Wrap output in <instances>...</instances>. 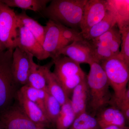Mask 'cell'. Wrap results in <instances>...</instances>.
I'll list each match as a JSON object with an SVG mask.
<instances>
[{
    "label": "cell",
    "instance_id": "obj_1",
    "mask_svg": "<svg viewBox=\"0 0 129 129\" xmlns=\"http://www.w3.org/2000/svg\"><path fill=\"white\" fill-rule=\"evenodd\" d=\"M87 0H52L40 13L44 17L68 27L80 28Z\"/></svg>",
    "mask_w": 129,
    "mask_h": 129
},
{
    "label": "cell",
    "instance_id": "obj_2",
    "mask_svg": "<svg viewBox=\"0 0 129 129\" xmlns=\"http://www.w3.org/2000/svg\"><path fill=\"white\" fill-rule=\"evenodd\" d=\"M90 70L86 80L89 91V100L93 112H99L112 102L110 84L101 64L96 62L89 64Z\"/></svg>",
    "mask_w": 129,
    "mask_h": 129
},
{
    "label": "cell",
    "instance_id": "obj_3",
    "mask_svg": "<svg viewBox=\"0 0 129 129\" xmlns=\"http://www.w3.org/2000/svg\"><path fill=\"white\" fill-rule=\"evenodd\" d=\"M106 73L114 91L112 102L118 108L127 90L129 80V66L117 56L100 63Z\"/></svg>",
    "mask_w": 129,
    "mask_h": 129
},
{
    "label": "cell",
    "instance_id": "obj_4",
    "mask_svg": "<svg viewBox=\"0 0 129 129\" xmlns=\"http://www.w3.org/2000/svg\"><path fill=\"white\" fill-rule=\"evenodd\" d=\"M52 60L54 65L52 73L70 98L74 89L86 78V75L80 64L66 56L60 55Z\"/></svg>",
    "mask_w": 129,
    "mask_h": 129
},
{
    "label": "cell",
    "instance_id": "obj_5",
    "mask_svg": "<svg viewBox=\"0 0 129 129\" xmlns=\"http://www.w3.org/2000/svg\"><path fill=\"white\" fill-rule=\"evenodd\" d=\"M13 51H0V112L11 106L17 93L12 69Z\"/></svg>",
    "mask_w": 129,
    "mask_h": 129
},
{
    "label": "cell",
    "instance_id": "obj_6",
    "mask_svg": "<svg viewBox=\"0 0 129 129\" xmlns=\"http://www.w3.org/2000/svg\"><path fill=\"white\" fill-rule=\"evenodd\" d=\"M17 37V14L0 0V51L14 50Z\"/></svg>",
    "mask_w": 129,
    "mask_h": 129
},
{
    "label": "cell",
    "instance_id": "obj_7",
    "mask_svg": "<svg viewBox=\"0 0 129 129\" xmlns=\"http://www.w3.org/2000/svg\"><path fill=\"white\" fill-rule=\"evenodd\" d=\"M45 27V34L42 45L44 60L55 57L60 50L66 46L62 36V24L48 20Z\"/></svg>",
    "mask_w": 129,
    "mask_h": 129
},
{
    "label": "cell",
    "instance_id": "obj_8",
    "mask_svg": "<svg viewBox=\"0 0 129 129\" xmlns=\"http://www.w3.org/2000/svg\"><path fill=\"white\" fill-rule=\"evenodd\" d=\"M0 121L4 129H39L19 106H9L0 112Z\"/></svg>",
    "mask_w": 129,
    "mask_h": 129
},
{
    "label": "cell",
    "instance_id": "obj_9",
    "mask_svg": "<svg viewBox=\"0 0 129 129\" xmlns=\"http://www.w3.org/2000/svg\"><path fill=\"white\" fill-rule=\"evenodd\" d=\"M60 55L66 56L80 64H90L95 62L92 46L85 39L74 41L64 47L58 51L56 57Z\"/></svg>",
    "mask_w": 129,
    "mask_h": 129
},
{
    "label": "cell",
    "instance_id": "obj_10",
    "mask_svg": "<svg viewBox=\"0 0 129 129\" xmlns=\"http://www.w3.org/2000/svg\"><path fill=\"white\" fill-rule=\"evenodd\" d=\"M33 58L30 53L18 47L14 49L13 53L12 69L17 84L23 86L27 84L28 76L35 63Z\"/></svg>",
    "mask_w": 129,
    "mask_h": 129
},
{
    "label": "cell",
    "instance_id": "obj_11",
    "mask_svg": "<svg viewBox=\"0 0 129 129\" xmlns=\"http://www.w3.org/2000/svg\"><path fill=\"white\" fill-rule=\"evenodd\" d=\"M107 12L106 0H87L84 7L80 29L81 34L85 33L102 20Z\"/></svg>",
    "mask_w": 129,
    "mask_h": 129
},
{
    "label": "cell",
    "instance_id": "obj_12",
    "mask_svg": "<svg viewBox=\"0 0 129 129\" xmlns=\"http://www.w3.org/2000/svg\"><path fill=\"white\" fill-rule=\"evenodd\" d=\"M17 47L30 53L39 60H44L42 46L27 29L21 25H18Z\"/></svg>",
    "mask_w": 129,
    "mask_h": 129
},
{
    "label": "cell",
    "instance_id": "obj_13",
    "mask_svg": "<svg viewBox=\"0 0 129 129\" xmlns=\"http://www.w3.org/2000/svg\"><path fill=\"white\" fill-rule=\"evenodd\" d=\"M16 96L19 107L32 122L42 128L49 123L46 115L37 104L26 99L19 91H17Z\"/></svg>",
    "mask_w": 129,
    "mask_h": 129
},
{
    "label": "cell",
    "instance_id": "obj_14",
    "mask_svg": "<svg viewBox=\"0 0 129 129\" xmlns=\"http://www.w3.org/2000/svg\"><path fill=\"white\" fill-rule=\"evenodd\" d=\"M107 11L113 16L119 30L129 26V0H106Z\"/></svg>",
    "mask_w": 129,
    "mask_h": 129
},
{
    "label": "cell",
    "instance_id": "obj_15",
    "mask_svg": "<svg viewBox=\"0 0 129 129\" xmlns=\"http://www.w3.org/2000/svg\"><path fill=\"white\" fill-rule=\"evenodd\" d=\"M53 64V62L52 60L51 62L44 65L47 92L55 98L61 106H62L70 98L67 96L54 74L51 72L50 69Z\"/></svg>",
    "mask_w": 129,
    "mask_h": 129
},
{
    "label": "cell",
    "instance_id": "obj_16",
    "mask_svg": "<svg viewBox=\"0 0 129 129\" xmlns=\"http://www.w3.org/2000/svg\"><path fill=\"white\" fill-rule=\"evenodd\" d=\"M89 97V89L86 78L74 89L72 98L70 99L71 105L76 117L86 112Z\"/></svg>",
    "mask_w": 129,
    "mask_h": 129
},
{
    "label": "cell",
    "instance_id": "obj_17",
    "mask_svg": "<svg viewBox=\"0 0 129 129\" xmlns=\"http://www.w3.org/2000/svg\"><path fill=\"white\" fill-rule=\"evenodd\" d=\"M99 112L96 118L99 126L101 128L111 125L125 128L126 120L119 109L113 106L103 109Z\"/></svg>",
    "mask_w": 129,
    "mask_h": 129
},
{
    "label": "cell",
    "instance_id": "obj_18",
    "mask_svg": "<svg viewBox=\"0 0 129 129\" xmlns=\"http://www.w3.org/2000/svg\"><path fill=\"white\" fill-rule=\"evenodd\" d=\"M18 25L25 27L33 35L42 46L45 34V27L39 23L26 14L25 11L17 14Z\"/></svg>",
    "mask_w": 129,
    "mask_h": 129
},
{
    "label": "cell",
    "instance_id": "obj_19",
    "mask_svg": "<svg viewBox=\"0 0 129 129\" xmlns=\"http://www.w3.org/2000/svg\"><path fill=\"white\" fill-rule=\"evenodd\" d=\"M116 24L115 19L107 11L104 18L82 35L84 39L91 40L101 36Z\"/></svg>",
    "mask_w": 129,
    "mask_h": 129
},
{
    "label": "cell",
    "instance_id": "obj_20",
    "mask_svg": "<svg viewBox=\"0 0 129 129\" xmlns=\"http://www.w3.org/2000/svg\"><path fill=\"white\" fill-rule=\"evenodd\" d=\"M9 7H17L23 11L30 10L40 13L47 6L49 0H1Z\"/></svg>",
    "mask_w": 129,
    "mask_h": 129
},
{
    "label": "cell",
    "instance_id": "obj_21",
    "mask_svg": "<svg viewBox=\"0 0 129 129\" xmlns=\"http://www.w3.org/2000/svg\"><path fill=\"white\" fill-rule=\"evenodd\" d=\"M25 85L47 92L44 65L40 66L35 63L30 70Z\"/></svg>",
    "mask_w": 129,
    "mask_h": 129
},
{
    "label": "cell",
    "instance_id": "obj_22",
    "mask_svg": "<svg viewBox=\"0 0 129 129\" xmlns=\"http://www.w3.org/2000/svg\"><path fill=\"white\" fill-rule=\"evenodd\" d=\"M76 117V114L72 108L69 99L61 107L60 114L55 123L57 128H68L72 126Z\"/></svg>",
    "mask_w": 129,
    "mask_h": 129
},
{
    "label": "cell",
    "instance_id": "obj_23",
    "mask_svg": "<svg viewBox=\"0 0 129 129\" xmlns=\"http://www.w3.org/2000/svg\"><path fill=\"white\" fill-rule=\"evenodd\" d=\"M19 91L26 99L39 106L45 114L44 104L47 91L27 85L23 86Z\"/></svg>",
    "mask_w": 129,
    "mask_h": 129
},
{
    "label": "cell",
    "instance_id": "obj_24",
    "mask_svg": "<svg viewBox=\"0 0 129 129\" xmlns=\"http://www.w3.org/2000/svg\"><path fill=\"white\" fill-rule=\"evenodd\" d=\"M44 106L45 113L48 121L50 122L55 123L61 111V104L55 98L47 92Z\"/></svg>",
    "mask_w": 129,
    "mask_h": 129
},
{
    "label": "cell",
    "instance_id": "obj_25",
    "mask_svg": "<svg viewBox=\"0 0 129 129\" xmlns=\"http://www.w3.org/2000/svg\"><path fill=\"white\" fill-rule=\"evenodd\" d=\"M72 126L75 129H96L99 125L96 118L86 112L76 117Z\"/></svg>",
    "mask_w": 129,
    "mask_h": 129
},
{
    "label": "cell",
    "instance_id": "obj_26",
    "mask_svg": "<svg viewBox=\"0 0 129 129\" xmlns=\"http://www.w3.org/2000/svg\"><path fill=\"white\" fill-rule=\"evenodd\" d=\"M89 41L93 47L94 57L96 62L101 63L115 56L107 46L101 43Z\"/></svg>",
    "mask_w": 129,
    "mask_h": 129
},
{
    "label": "cell",
    "instance_id": "obj_27",
    "mask_svg": "<svg viewBox=\"0 0 129 129\" xmlns=\"http://www.w3.org/2000/svg\"><path fill=\"white\" fill-rule=\"evenodd\" d=\"M121 34V50L117 56L129 66V26L119 30Z\"/></svg>",
    "mask_w": 129,
    "mask_h": 129
},
{
    "label": "cell",
    "instance_id": "obj_28",
    "mask_svg": "<svg viewBox=\"0 0 129 129\" xmlns=\"http://www.w3.org/2000/svg\"><path fill=\"white\" fill-rule=\"evenodd\" d=\"M62 36L67 46L74 41L84 39L80 31L68 27L62 24Z\"/></svg>",
    "mask_w": 129,
    "mask_h": 129
},
{
    "label": "cell",
    "instance_id": "obj_29",
    "mask_svg": "<svg viewBox=\"0 0 129 129\" xmlns=\"http://www.w3.org/2000/svg\"><path fill=\"white\" fill-rule=\"evenodd\" d=\"M120 34V31L116 24L101 36L89 41L95 43H101L108 46V44L115 37Z\"/></svg>",
    "mask_w": 129,
    "mask_h": 129
},
{
    "label": "cell",
    "instance_id": "obj_30",
    "mask_svg": "<svg viewBox=\"0 0 129 129\" xmlns=\"http://www.w3.org/2000/svg\"><path fill=\"white\" fill-rule=\"evenodd\" d=\"M121 34L115 37L108 44V47L115 56H118L120 52L121 43Z\"/></svg>",
    "mask_w": 129,
    "mask_h": 129
},
{
    "label": "cell",
    "instance_id": "obj_31",
    "mask_svg": "<svg viewBox=\"0 0 129 129\" xmlns=\"http://www.w3.org/2000/svg\"><path fill=\"white\" fill-rule=\"evenodd\" d=\"M124 128H122L116 126V125H109L107 127L102 128V129H124Z\"/></svg>",
    "mask_w": 129,
    "mask_h": 129
},
{
    "label": "cell",
    "instance_id": "obj_32",
    "mask_svg": "<svg viewBox=\"0 0 129 129\" xmlns=\"http://www.w3.org/2000/svg\"><path fill=\"white\" fill-rule=\"evenodd\" d=\"M0 129H4V126L1 121H0Z\"/></svg>",
    "mask_w": 129,
    "mask_h": 129
},
{
    "label": "cell",
    "instance_id": "obj_33",
    "mask_svg": "<svg viewBox=\"0 0 129 129\" xmlns=\"http://www.w3.org/2000/svg\"><path fill=\"white\" fill-rule=\"evenodd\" d=\"M71 129H75L73 128H71Z\"/></svg>",
    "mask_w": 129,
    "mask_h": 129
}]
</instances>
